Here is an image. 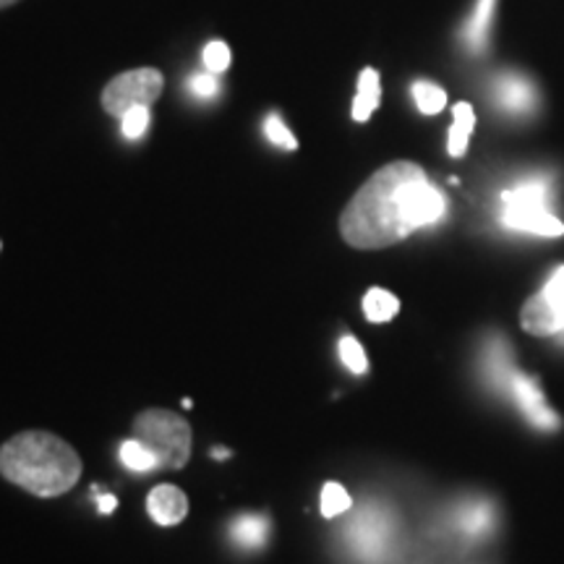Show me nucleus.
Segmentation results:
<instances>
[{
  "instance_id": "f257e3e1",
  "label": "nucleus",
  "mask_w": 564,
  "mask_h": 564,
  "mask_svg": "<svg viewBox=\"0 0 564 564\" xmlns=\"http://www.w3.org/2000/svg\"><path fill=\"white\" fill-rule=\"evenodd\" d=\"M447 215V199L415 162L379 167L340 215V236L352 249L373 251L405 241Z\"/></svg>"
},
{
  "instance_id": "f03ea898",
  "label": "nucleus",
  "mask_w": 564,
  "mask_h": 564,
  "mask_svg": "<svg viewBox=\"0 0 564 564\" xmlns=\"http://www.w3.org/2000/svg\"><path fill=\"white\" fill-rule=\"evenodd\" d=\"M0 476L34 497L53 499L82 478V457L51 432H21L0 447Z\"/></svg>"
},
{
  "instance_id": "7ed1b4c3",
  "label": "nucleus",
  "mask_w": 564,
  "mask_h": 564,
  "mask_svg": "<svg viewBox=\"0 0 564 564\" xmlns=\"http://www.w3.org/2000/svg\"><path fill=\"white\" fill-rule=\"evenodd\" d=\"M554 175L525 173L499 194V225L535 238L564 236V223L552 212Z\"/></svg>"
},
{
  "instance_id": "20e7f679",
  "label": "nucleus",
  "mask_w": 564,
  "mask_h": 564,
  "mask_svg": "<svg viewBox=\"0 0 564 564\" xmlns=\"http://www.w3.org/2000/svg\"><path fill=\"white\" fill-rule=\"evenodd\" d=\"M133 440L144 442L160 457L162 468L181 470L192 460L194 434L188 421L165 408H150L133 421Z\"/></svg>"
},
{
  "instance_id": "39448f33",
  "label": "nucleus",
  "mask_w": 564,
  "mask_h": 564,
  "mask_svg": "<svg viewBox=\"0 0 564 564\" xmlns=\"http://www.w3.org/2000/svg\"><path fill=\"white\" fill-rule=\"evenodd\" d=\"M165 89V76L158 68H133L126 74H118L116 79L108 82L102 89V108L112 118H123L137 105H152L160 100Z\"/></svg>"
},
{
  "instance_id": "423d86ee",
  "label": "nucleus",
  "mask_w": 564,
  "mask_h": 564,
  "mask_svg": "<svg viewBox=\"0 0 564 564\" xmlns=\"http://www.w3.org/2000/svg\"><path fill=\"white\" fill-rule=\"evenodd\" d=\"M520 324L535 337L564 335V267H556L544 291L528 299L520 312Z\"/></svg>"
},
{
  "instance_id": "0eeeda50",
  "label": "nucleus",
  "mask_w": 564,
  "mask_h": 564,
  "mask_svg": "<svg viewBox=\"0 0 564 564\" xmlns=\"http://www.w3.org/2000/svg\"><path fill=\"white\" fill-rule=\"evenodd\" d=\"M394 525L384 510H366L358 514L356 523L348 525L350 552L366 564L384 562L392 552Z\"/></svg>"
},
{
  "instance_id": "6e6552de",
  "label": "nucleus",
  "mask_w": 564,
  "mask_h": 564,
  "mask_svg": "<svg viewBox=\"0 0 564 564\" xmlns=\"http://www.w3.org/2000/svg\"><path fill=\"white\" fill-rule=\"evenodd\" d=\"M491 102L507 118H531L539 112L541 97L535 84L520 70H502L491 82Z\"/></svg>"
},
{
  "instance_id": "1a4fd4ad",
  "label": "nucleus",
  "mask_w": 564,
  "mask_h": 564,
  "mask_svg": "<svg viewBox=\"0 0 564 564\" xmlns=\"http://www.w3.org/2000/svg\"><path fill=\"white\" fill-rule=\"evenodd\" d=\"M510 398L514 400V405H518V411L525 415V421L531 423V426L541 429V432H556V429L562 426L560 415L549 408L541 384L535 382V379L525 377V373H514L510 384Z\"/></svg>"
},
{
  "instance_id": "9d476101",
  "label": "nucleus",
  "mask_w": 564,
  "mask_h": 564,
  "mask_svg": "<svg viewBox=\"0 0 564 564\" xmlns=\"http://www.w3.org/2000/svg\"><path fill=\"white\" fill-rule=\"evenodd\" d=\"M481 371H484L486 384H491L497 392L510 394V384L518 369H514L512 348L505 337H489V340L484 343Z\"/></svg>"
},
{
  "instance_id": "9b49d317",
  "label": "nucleus",
  "mask_w": 564,
  "mask_h": 564,
  "mask_svg": "<svg viewBox=\"0 0 564 564\" xmlns=\"http://www.w3.org/2000/svg\"><path fill=\"white\" fill-rule=\"evenodd\" d=\"M147 512L162 528L178 525L188 514V497L175 484H160L147 497Z\"/></svg>"
},
{
  "instance_id": "f8f14e48",
  "label": "nucleus",
  "mask_w": 564,
  "mask_h": 564,
  "mask_svg": "<svg viewBox=\"0 0 564 564\" xmlns=\"http://www.w3.org/2000/svg\"><path fill=\"white\" fill-rule=\"evenodd\" d=\"M494 13H497V0H476L474 11H470L468 21H465L460 37L463 45L470 53H484L489 47V34L494 24Z\"/></svg>"
},
{
  "instance_id": "ddd939ff",
  "label": "nucleus",
  "mask_w": 564,
  "mask_h": 564,
  "mask_svg": "<svg viewBox=\"0 0 564 564\" xmlns=\"http://www.w3.org/2000/svg\"><path fill=\"white\" fill-rule=\"evenodd\" d=\"M228 533H230V541L238 549L259 552V549L267 544V535H270V520H267V514H259V512L238 514V518L230 523Z\"/></svg>"
},
{
  "instance_id": "4468645a",
  "label": "nucleus",
  "mask_w": 564,
  "mask_h": 564,
  "mask_svg": "<svg viewBox=\"0 0 564 564\" xmlns=\"http://www.w3.org/2000/svg\"><path fill=\"white\" fill-rule=\"evenodd\" d=\"M455 525L465 539H484V535L491 533L494 525H497V512H494V507L489 502H484V499H474V502L460 505V510L455 514Z\"/></svg>"
},
{
  "instance_id": "2eb2a0df",
  "label": "nucleus",
  "mask_w": 564,
  "mask_h": 564,
  "mask_svg": "<svg viewBox=\"0 0 564 564\" xmlns=\"http://www.w3.org/2000/svg\"><path fill=\"white\" fill-rule=\"evenodd\" d=\"M379 102H382V79H379L377 68H364L358 76V91L352 97V121L366 123L377 112Z\"/></svg>"
},
{
  "instance_id": "dca6fc26",
  "label": "nucleus",
  "mask_w": 564,
  "mask_h": 564,
  "mask_svg": "<svg viewBox=\"0 0 564 564\" xmlns=\"http://www.w3.org/2000/svg\"><path fill=\"white\" fill-rule=\"evenodd\" d=\"M453 116H455V121H453V129H449L447 150L453 158H463V154L468 152L470 133H474V129H476V112L468 102H457Z\"/></svg>"
},
{
  "instance_id": "f3484780",
  "label": "nucleus",
  "mask_w": 564,
  "mask_h": 564,
  "mask_svg": "<svg viewBox=\"0 0 564 564\" xmlns=\"http://www.w3.org/2000/svg\"><path fill=\"white\" fill-rule=\"evenodd\" d=\"M400 312V299L384 288H371L369 293L364 295V314L366 319L373 324H384L398 316Z\"/></svg>"
},
{
  "instance_id": "a211bd4d",
  "label": "nucleus",
  "mask_w": 564,
  "mask_h": 564,
  "mask_svg": "<svg viewBox=\"0 0 564 564\" xmlns=\"http://www.w3.org/2000/svg\"><path fill=\"white\" fill-rule=\"evenodd\" d=\"M118 455H121V463L131 470V474H152V470L162 468L160 457L139 440H126Z\"/></svg>"
},
{
  "instance_id": "6ab92c4d",
  "label": "nucleus",
  "mask_w": 564,
  "mask_h": 564,
  "mask_svg": "<svg viewBox=\"0 0 564 564\" xmlns=\"http://www.w3.org/2000/svg\"><path fill=\"white\" fill-rule=\"evenodd\" d=\"M413 100L423 116H436L447 108V91L434 82H415L413 84Z\"/></svg>"
},
{
  "instance_id": "aec40b11",
  "label": "nucleus",
  "mask_w": 564,
  "mask_h": 564,
  "mask_svg": "<svg viewBox=\"0 0 564 564\" xmlns=\"http://www.w3.org/2000/svg\"><path fill=\"white\" fill-rule=\"evenodd\" d=\"M319 505H322L324 518H340V514H345L352 507V499H350V494L345 491L343 484L329 481V484H324Z\"/></svg>"
},
{
  "instance_id": "412c9836",
  "label": "nucleus",
  "mask_w": 564,
  "mask_h": 564,
  "mask_svg": "<svg viewBox=\"0 0 564 564\" xmlns=\"http://www.w3.org/2000/svg\"><path fill=\"white\" fill-rule=\"evenodd\" d=\"M337 352H340V361L345 369H348L350 373H356V377H361V373L369 371V358H366V350L352 335L343 337L340 345H337Z\"/></svg>"
},
{
  "instance_id": "4be33fe9",
  "label": "nucleus",
  "mask_w": 564,
  "mask_h": 564,
  "mask_svg": "<svg viewBox=\"0 0 564 564\" xmlns=\"http://www.w3.org/2000/svg\"><path fill=\"white\" fill-rule=\"evenodd\" d=\"M202 61H204V68L209 70V74H225V70L230 68V47L228 42L223 40H212L207 42V47H204L202 53Z\"/></svg>"
},
{
  "instance_id": "5701e85b",
  "label": "nucleus",
  "mask_w": 564,
  "mask_h": 564,
  "mask_svg": "<svg viewBox=\"0 0 564 564\" xmlns=\"http://www.w3.org/2000/svg\"><path fill=\"white\" fill-rule=\"evenodd\" d=\"M147 129H150V105H137V108L123 112L121 131H123L126 139L137 141V139L144 137Z\"/></svg>"
},
{
  "instance_id": "b1692460",
  "label": "nucleus",
  "mask_w": 564,
  "mask_h": 564,
  "mask_svg": "<svg viewBox=\"0 0 564 564\" xmlns=\"http://www.w3.org/2000/svg\"><path fill=\"white\" fill-rule=\"evenodd\" d=\"M264 133H267V139H270L274 147H282V150H288V152L299 150V141H295L291 129H288L285 121H282L278 112H270V116H267Z\"/></svg>"
},
{
  "instance_id": "393cba45",
  "label": "nucleus",
  "mask_w": 564,
  "mask_h": 564,
  "mask_svg": "<svg viewBox=\"0 0 564 564\" xmlns=\"http://www.w3.org/2000/svg\"><path fill=\"white\" fill-rule=\"evenodd\" d=\"M188 89H192V95L199 97V100H212V97L220 95V82H217V74L204 70V74H194L192 79H188Z\"/></svg>"
},
{
  "instance_id": "a878e982",
  "label": "nucleus",
  "mask_w": 564,
  "mask_h": 564,
  "mask_svg": "<svg viewBox=\"0 0 564 564\" xmlns=\"http://www.w3.org/2000/svg\"><path fill=\"white\" fill-rule=\"evenodd\" d=\"M97 505H100V512L110 514V512L116 510V507H118V499H116V497H110V494H102V497L97 499Z\"/></svg>"
},
{
  "instance_id": "bb28decb",
  "label": "nucleus",
  "mask_w": 564,
  "mask_h": 564,
  "mask_svg": "<svg viewBox=\"0 0 564 564\" xmlns=\"http://www.w3.org/2000/svg\"><path fill=\"white\" fill-rule=\"evenodd\" d=\"M17 3H19V0H0V11L11 9V6H17Z\"/></svg>"
}]
</instances>
